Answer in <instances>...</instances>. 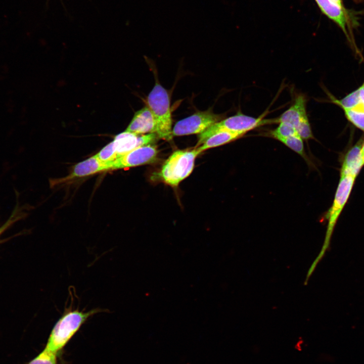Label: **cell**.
Wrapping results in <instances>:
<instances>
[{
  "label": "cell",
  "mask_w": 364,
  "mask_h": 364,
  "mask_svg": "<svg viewBox=\"0 0 364 364\" xmlns=\"http://www.w3.org/2000/svg\"><path fill=\"white\" fill-rule=\"evenodd\" d=\"M331 1H332L333 2H334L335 3H336L337 4H338L341 8H343V6L342 0H331Z\"/></svg>",
  "instance_id": "24"
},
{
  "label": "cell",
  "mask_w": 364,
  "mask_h": 364,
  "mask_svg": "<svg viewBox=\"0 0 364 364\" xmlns=\"http://www.w3.org/2000/svg\"><path fill=\"white\" fill-rule=\"evenodd\" d=\"M358 89L361 104L364 110V82Z\"/></svg>",
  "instance_id": "23"
},
{
  "label": "cell",
  "mask_w": 364,
  "mask_h": 364,
  "mask_svg": "<svg viewBox=\"0 0 364 364\" xmlns=\"http://www.w3.org/2000/svg\"><path fill=\"white\" fill-rule=\"evenodd\" d=\"M58 354L45 348L27 364H58Z\"/></svg>",
  "instance_id": "17"
},
{
  "label": "cell",
  "mask_w": 364,
  "mask_h": 364,
  "mask_svg": "<svg viewBox=\"0 0 364 364\" xmlns=\"http://www.w3.org/2000/svg\"><path fill=\"white\" fill-rule=\"evenodd\" d=\"M306 103L305 97L303 95H298L292 105L279 118L266 119V124L287 123L293 126L296 130L302 119L307 116Z\"/></svg>",
  "instance_id": "9"
},
{
  "label": "cell",
  "mask_w": 364,
  "mask_h": 364,
  "mask_svg": "<svg viewBox=\"0 0 364 364\" xmlns=\"http://www.w3.org/2000/svg\"><path fill=\"white\" fill-rule=\"evenodd\" d=\"M315 1L322 12L335 22L347 37V21L344 9L331 0Z\"/></svg>",
  "instance_id": "13"
},
{
  "label": "cell",
  "mask_w": 364,
  "mask_h": 364,
  "mask_svg": "<svg viewBox=\"0 0 364 364\" xmlns=\"http://www.w3.org/2000/svg\"><path fill=\"white\" fill-rule=\"evenodd\" d=\"M265 124V119H263L262 117L255 118L238 113L213 124L198 134L196 147L201 145L207 138L218 131H228L243 135L248 131Z\"/></svg>",
  "instance_id": "5"
},
{
  "label": "cell",
  "mask_w": 364,
  "mask_h": 364,
  "mask_svg": "<svg viewBox=\"0 0 364 364\" xmlns=\"http://www.w3.org/2000/svg\"><path fill=\"white\" fill-rule=\"evenodd\" d=\"M355 178L350 175L340 176L333 203L325 215V218L328 221V225L324 245L321 252L308 271L309 274L313 273L317 263L324 256L329 246L334 229L349 197Z\"/></svg>",
  "instance_id": "3"
},
{
  "label": "cell",
  "mask_w": 364,
  "mask_h": 364,
  "mask_svg": "<svg viewBox=\"0 0 364 364\" xmlns=\"http://www.w3.org/2000/svg\"><path fill=\"white\" fill-rule=\"evenodd\" d=\"M95 155L99 160L106 162L113 161L117 158L112 142L105 146Z\"/></svg>",
  "instance_id": "21"
},
{
  "label": "cell",
  "mask_w": 364,
  "mask_h": 364,
  "mask_svg": "<svg viewBox=\"0 0 364 364\" xmlns=\"http://www.w3.org/2000/svg\"><path fill=\"white\" fill-rule=\"evenodd\" d=\"M156 129L155 118L146 106L134 114L125 131L136 134H156Z\"/></svg>",
  "instance_id": "10"
},
{
  "label": "cell",
  "mask_w": 364,
  "mask_h": 364,
  "mask_svg": "<svg viewBox=\"0 0 364 364\" xmlns=\"http://www.w3.org/2000/svg\"><path fill=\"white\" fill-rule=\"evenodd\" d=\"M102 311L95 308L87 311L68 308L54 326L45 348L60 354L64 348L88 319Z\"/></svg>",
  "instance_id": "1"
},
{
  "label": "cell",
  "mask_w": 364,
  "mask_h": 364,
  "mask_svg": "<svg viewBox=\"0 0 364 364\" xmlns=\"http://www.w3.org/2000/svg\"><path fill=\"white\" fill-rule=\"evenodd\" d=\"M280 142L301 156L306 162H309L308 158L304 150L303 140L298 133L283 139Z\"/></svg>",
  "instance_id": "16"
},
{
  "label": "cell",
  "mask_w": 364,
  "mask_h": 364,
  "mask_svg": "<svg viewBox=\"0 0 364 364\" xmlns=\"http://www.w3.org/2000/svg\"><path fill=\"white\" fill-rule=\"evenodd\" d=\"M112 162H103L94 155L75 164L70 174L64 178L69 180L90 175L96 173L112 169Z\"/></svg>",
  "instance_id": "11"
},
{
  "label": "cell",
  "mask_w": 364,
  "mask_h": 364,
  "mask_svg": "<svg viewBox=\"0 0 364 364\" xmlns=\"http://www.w3.org/2000/svg\"><path fill=\"white\" fill-rule=\"evenodd\" d=\"M361 156L363 163L364 164V141H363L362 147H361Z\"/></svg>",
  "instance_id": "25"
},
{
  "label": "cell",
  "mask_w": 364,
  "mask_h": 364,
  "mask_svg": "<svg viewBox=\"0 0 364 364\" xmlns=\"http://www.w3.org/2000/svg\"><path fill=\"white\" fill-rule=\"evenodd\" d=\"M328 95L330 99V101L339 106L343 110L360 109L364 110L361 104L358 88L340 100L335 98L330 93Z\"/></svg>",
  "instance_id": "15"
},
{
  "label": "cell",
  "mask_w": 364,
  "mask_h": 364,
  "mask_svg": "<svg viewBox=\"0 0 364 364\" xmlns=\"http://www.w3.org/2000/svg\"><path fill=\"white\" fill-rule=\"evenodd\" d=\"M158 151L155 145H148L137 148L112 162V169L135 167L154 162Z\"/></svg>",
  "instance_id": "7"
},
{
  "label": "cell",
  "mask_w": 364,
  "mask_h": 364,
  "mask_svg": "<svg viewBox=\"0 0 364 364\" xmlns=\"http://www.w3.org/2000/svg\"><path fill=\"white\" fill-rule=\"evenodd\" d=\"M243 135L228 131H218L207 138L200 146L196 147L201 153L210 148L216 147L231 142Z\"/></svg>",
  "instance_id": "14"
},
{
  "label": "cell",
  "mask_w": 364,
  "mask_h": 364,
  "mask_svg": "<svg viewBox=\"0 0 364 364\" xmlns=\"http://www.w3.org/2000/svg\"><path fill=\"white\" fill-rule=\"evenodd\" d=\"M222 117V115L215 114L211 110L198 111L175 123L172 129L173 136L199 134Z\"/></svg>",
  "instance_id": "6"
},
{
  "label": "cell",
  "mask_w": 364,
  "mask_h": 364,
  "mask_svg": "<svg viewBox=\"0 0 364 364\" xmlns=\"http://www.w3.org/2000/svg\"><path fill=\"white\" fill-rule=\"evenodd\" d=\"M296 133L297 131L293 126L287 123L281 122L269 134L272 138L280 141Z\"/></svg>",
  "instance_id": "18"
},
{
  "label": "cell",
  "mask_w": 364,
  "mask_h": 364,
  "mask_svg": "<svg viewBox=\"0 0 364 364\" xmlns=\"http://www.w3.org/2000/svg\"><path fill=\"white\" fill-rule=\"evenodd\" d=\"M201 153L196 148L192 150H177L165 161L158 173L165 184L177 187L192 173L196 158Z\"/></svg>",
  "instance_id": "4"
},
{
  "label": "cell",
  "mask_w": 364,
  "mask_h": 364,
  "mask_svg": "<svg viewBox=\"0 0 364 364\" xmlns=\"http://www.w3.org/2000/svg\"><path fill=\"white\" fill-rule=\"evenodd\" d=\"M158 138L155 133L136 134L124 131L116 135L112 142L118 158L137 148L154 144Z\"/></svg>",
  "instance_id": "8"
},
{
  "label": "cell",
  "mask_w": 364,
  "mask_h": 364,
  "mask_svg": "<svg viewBox=\"0 0 364 364\" xmlns=\"http://www.w3.org/2000/svg\"><path fill=\"white\" fill-rule=\"evenodd\" d=\"M363 141L360 140L345 155L340 169V176L350 175L356 177L364 165L361 156Z\"/></svg>",
  "instance_id": "12"
},
{
  "label": "cell",
  "mask_w": 364,
  "mask_h": 364,
  "mask_svg": "<svg viewBox=\"0 0 364 364\" xmlns=\"http://www.w3.org/2000/svg\"><path fill=\"white\" fill-rule=\"evenodd\" d=\"M296 131L298 134L303 140H308L314 138L308 116L302 119Z\"/></svg>",
  "instance_id": "22"
},
{
  "label": "cell",
  "mask_w": 364,
  "mask_h": 364,
  "mask_svg": "<svg viewBox=\"0 0 364 364\" xmlns=\"http://www.w3.org/2000/svg\"><path fill=\"white\" fill-rule=\"evenodd\" d=\"M147 104L155 118L158 137L170 141L173 135L170 97L167 90L157 81L147 97Z\"/></svg>",
  "instance_id": "2"
},
{
  "label": "cell",
  "mask_w": 364,
  "mask_h": 364,
  "mask_svg": "<svg viewBox=\"0 0 364 364\" xmlns=\"http://www.w3.org/2000/svg\"><path fill=\"white\" fill-rule=\"evenodd\" d=\"M18 204V202H17L16 206L9 218L5 223L0 226V237L6 230L9 229L15 222L20 220L25 215V213L23 212V210L21 209L20 206H19ZM2 241V240L0 239V243Z\"/></svg>",
  "instance_id": "20"
},
{
  "label": "cell",
  "mask_w": 364,
  "mask_h": 364,
  "mask_svg": "<svg viewBox=\"0 0 364 364\" xmlns=\"http://www.w3.org/2000/svg\"><path fill=\"white\" fill-rule=\"evenodd\" d=\"M347 120L353 125L364 132V110L360 109L343 110Z\"/></svg>",
  "instance_id": "19"
}]
</instances>
